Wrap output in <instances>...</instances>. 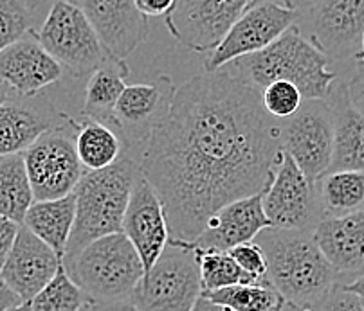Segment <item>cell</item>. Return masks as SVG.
Returning a JSON list of instances; mask_svg holds the SVG:
<instances>
[{
  "label": "cell",
  "mask_w": 364,
  "mask_h": 311,
  "mask_svg": "<svg viewBox=\"0 0 364 311\" xmlns=\"http://www.w3.org/2000/svg\"><path fill=\"white\" fill-rule=\"evenodd\" d=\"M282 123L262 90L224 69L175 89L139 169L166 211L170 238L193 241L224 205L269 187L283 158Z\"/></svg>",
  "instance_id": "cell-1"
},
{
  "label": "cell",
  "mask_w": 364,
  "mask_h": 311,
  "mask_svg": "<svg viewBox=\"0 0 364 311\" xmlns=\"http://www.w3.org/2000/svg\"><path fill=\"white\" fill-rule=\"evenodd\" d=\"M255 241L267 258V279L291 306L309 310L339 283L312 231L267 227Z\"/></svg>",
  "instance_id": "cell-2"
},
{
  "label": "cell",
  "mask_w": 364,
  "mask_h": 311,
  "mask_svg": "<svg viewBox=\"0 0 364 311\" xmlns=\"http://www.w3.org/2000/svg\"><path fill=\"white\" fill-rule=\"evenodd\" d=\"M328 56L303 38L299 27L292 26L269 47L229 65L235 76L258 90L274 81H289L301 90L303 99H326L337 80V74L328 69Z\"/></svg>",
  "instance_id": "cell-3"
},
{
  "label": "cell",
  "mask_w": 364,
  "mask_h": 311,
  "mask_svg": "<svg viewBox=\"0 0 364 311\" xmlns=\"http://www.w3.org/2000/svg\"><path fill=\"white\" fill-rule=\"evenodd\" d=\"M139 171V162L123 157L109 168L83 175L74 189L76 218L63 261L73 259L97 238L123 232L124 211Z\"/></svg>",
  "instance_id": "cell-4"
},
{
  "label": "cell",
  "mask_w": 364,
  "mask_h": 311,
  "mask_svg": "<svg viewBox=\"0 0 364 311\" xmlns=\"http://www.w3.org/2000/svg\"><path fill=\"white\" fill-rule=\"evenodd\" d=\"M63 266L90 302L128 299L144 275L139 253L123 232L97 238Z\"/></svg>",
  "instance_id": "cell-5"
},
{
  "label": "cell",
  "mask_w": 364,
  "mask_h": 311,
  "mask_svg": "<svg viewBox=\"0 0 364 311\" xmlns=\"http://www.w3.org/2000/svg\"><path fill=\"white\" fill-rule=\"evenodd\" d=\"M35 35L63 72L74 77L89 76L112 58L85 13L67 0L53 2Z\"/></svg>",
  "instance_id": "cell-6"
},
{
  "label": "cell",
  "mask_w": 364,
  "mask_h": 311,
  "mask_svg": "<svg viewBox=\"0 0 364 311\" xmlns=\"http://www.w3.org/2000/svg\"><path fill=\"white\" fill-rule=\"evenodd\" d=\"M202 293L197 256L168 241L155 265L137 283L128 300L141 311H191Z\"/></svg>",
  "instance_id": "cell-7"
},
{
  "label": "cell",
  "mask_w": 364,
  "mask_h": 311,
  "mask_svg": "<svg viewBox=\"0 0 364 311\" xmlns=\"http://www.w3.org/2000/svg\"><path fill=\"white\" fill-rule=\"evenodd\" d=\"M62 117L65 119L63 114ZM22 155L35 202L56 200L70 195L87 173L77 157L74 128L67 119L65 126L49 128Z\"/></svg>",
  "instance_id": "cell-8"
},
{
  "label": "cell",
  "mask_w": 364,
  "mask_h": 311,
  "mask_svg": "<svg viewBox=\"0 0 364 311\" xmlns=\"http://www.w3.org/2000/svg\"><path fill=\"white\" fill-rule=\"evenodd\" d=\"M299 11L278 0H251L220 43L205 58V72L224 69L235 60L258 53L278 40L298 20Z\"/></svg>",
  "instance_id": "cell-9"
},
{
  "label": "cell",
  "mask_w": 364,
  "mask_h": 311,
  "mask_svg": "<svg viewBox=\"0 0 364 311\" xmlns=\"http://www.w3.org/2000/svg\"><path fill=\"white\" fill-rule=\"evenodd\" d=\"M282 150L294 158L305 177L318 182L333 151V107L325 99H305L289 119H282Z\"/></svg>",
  "instance_id": "cell-10"
},
{
  "label": "cell",
  "mask_w": 364,
  "mask_h": 311,
  "mask_svg": "<svg viewBox=\"0 0 364 311\" xmlns=\"http://www.w3.org/2000/svg\"><path fill=\"white\" fill-rule=\"evenodd\" d=\"M264 211L272 227L287 231L314 232L323 218L318 182L309 180L285 151L272 182L264 191Z\"/></svg>",
  "instance_id": "cell-11"
},
{
  "label": "cell",
  "mask_w": 364,
  "mask_h": 311,
  "mask_svg": "<svg viewBox=\"0 0 364 311\" xmlns=\"http://www.w3.org/2000/svg\"><path fill=\"white\" fill-rule=\"evenodd\" d=\"M251 0H175L166 15L170 35L195 53H211Z\"/></svg>",
  "instance_id": "cell-12"
},
{
  "label": "cell",
  "mask_w": 364,
  "mask_h": 311,
  "mask_svg": "<svg viewBox=\"0 0 364 311\" xmlns=\"http://www.w3.org/2000/svg\"><path fill=\"white\" fill-rule=\"evenodd\" d=\"M173 94V83L168 76H157L150 83L127 84L112 119V128L127 146L146 143L151 131L168 116Z\"/></svg>",
  "instance_id": "cell-13"
},
{
  "label": "cell",
  "mask_w": 364,
  "mask_h": 311,
  "mask_svg": "<svg viewBox=\"0 0 364 311\" xmlns=\"http://www.w3.org/2000/svg\"><path fill=\"white\" fill-rule=\"evenodd\" d=\"M310 11L312 43L330 60L359 56L364 35V0H318Z\"/></svg>",
  "instance_id": "cell-14"
},
{
  "label": "cell",
  "mask_w": 364,
  "mask_h": 311,
  "mask_svg": "<svg viewBox=\"0 0 364 311\" xmlns=\"http://www.w3.org/2000/svg\"><path fill=\"white\" fill-rule=\"evenodd\" d=\"M123 234L139 253L144 273L159 259L170 238L163 202L141 171L134 182L132 195L124 211Z\"/></svg>",
  "instance_id": "cell-15"
},
{
  "label": "cell",
  "mask_w": 364,
  "mask_h": 311,
  "mask_svg": "<svg viewBox=\"0 0 364 311\" xmlns=\"http://www.w3.org/2000/svg\"><path fill=\"white\" fill-rule=\"evenodd\" d=\"M90 20L101 42L114 58L124 60L146 40L148 16L134 0H67Z\"/></svg>",
  "instance_id": "cell-16"
},
{
  "label": "cell",
  "mask_w": 364,
  "mask_h": 311,
  "mask_svg": "<svg viewBox=\"0 0 364 311\" xmlns=\"http://www.w3.org/2000/svg\"><path fill=\"white\" fill-rule=\"evenodd\" d=\"M267 227L272 225L264 211V192H258L224 205L193 241H168L178 243L191 250L228 252L240 243L255 241L256 236Z\"/></svg>",
  "instance_id": "cell-17"
},
{
  "label": "cell",
  "mask_w": 364,
  "mask_h": 311,
  "mask_svg": "<svg viewBox=\"0 0 364 311\" xmlns=\"http://www.w3.org/2000/svg\"><path fill=\"white\" fill-rule=\"evenodd\" d=\"M62 263V258L46 241L26 225H20L0 275L23 302H29L56 275Z\"/></svg>",
  "instance_id": "cell-18"
},
{
  "label": "cell",
  "mask_w": 364,
  "mask_h": 311,
  "mask_svg": "<svg viewBox=\"0 0 364 311\" xmlns=\"http://www.w3.org/2000/svg\"><path fill=\"white\" fill-rule=\"evenodd\" d=\"M63 69L29 31L0 53V81L22 97H33L62 77Z\"/></svg>",
  "instance_id": "cell-19"
},
{
  "label": "cell",
  "mask_w": 364,
  "mask_h": 311,
  "mask_svg": "<svg viewBox=\"0 0 364 311\" xmlns=\"http://www.w3.org/2000/svg\"><path fill=\"white\" fill-rule=\"evenodd\" d=\"M314 238L339 275L364 272V211L346 216H325Z\"/></svg>",
  "instance_id": "cell-20"
},
{
  "label": "cell",
  "mask_w": 364,
  "mask_h": 311,
  "mask_svg": "<svg viewBox=\"0 0 364 311\" xmlns=\"http://www.w3.org/2000/svg\"><path fill=\"white\" fill-rule=\"evenodd\" d=\"M333 107V151L326 173L364 171V116L350 101L346 87L336 94Z\"/></svg>",
  "instance_id": "cell-21"
},
{
  "label": "cell",
  "mask_w": 364,
  "mask_h": 311,
  "mask_svg": "<svg viewBox=\"0 0 364 311\" xmlns=\"http://www.w3.org/2000/svg\"><path fill=\"white\" fill-rule=\"evenodd\" d=\"M74 218H76V195L70 192L56 200L35 202L29 207L22 225L46 241L63 261L67 243L74 227Z\"/></svg>",
  "instance_id": "cell-22"
},
{
  "label": "cell",
  "mask_w": 364,
  "mask_h": 311,
  "mask_svg": "<svg viewBox=\"0 0 364 311\" xmlns=\"http://www.w3.org/2000/svg\"><path fill=\"white\" fill-rule=\"evenodd\" d=\"M65 119L74 128L77 157L85 169L100 171V169L116 164L119 158L124 157L123 151L127 144L123 143L121 135L109 124L90 119V117H85L82 123H77L70 117H65Z\"/></svg>",
  "instance_id": "cell-23"
},
{
  "label": "cell",
  "mask_w": 364,
  "mask_h": 311,
  "mask_svg": "<svg viewBox=\"0 0 364 311\" xmlns=\"http://www.w3.org/2000/svg\"><path fill=\"white\" fill-rule=\"evenodd\" d=\"M128 65L124 60L109 58L97 70L90 74L85 89L83 116L101 121L112 128L114 108L121 94L127 89Z\"/></svg>",
  "instance_id": "cell-24"
},
{
  "label": "cell",
  "mask_w": 364,
  "mask_h": 311,
  "mask_svg": "<svg viewBox=\"0 0 364 311\" xmlns=\"http://www.w3.org/2000/svg\"><path fill=\"white\" fill-rule=\"evenodd\" d=\"M49 128L50 121L35 108L6 101L0 104V157L23 153Z\"/></svg>",
  "instance_id": "cell-25"
},
{
  "label": "cell",
  "mask_w": 364,
  "mask_h": 311,
  "mask_svg": "<svg viewBox=\"0 0 364 311\" xmlns=\"http://www.w3.org/2000/svg\"><path fill=\"white\" fill-rule=\"evenodd\" d=\"M35 204L28 168L22 153L0 158V214L22 225Z\"/></svg>",
  "instance_id": "cell-26"
},
{
  "label": "cell",
  "mask_w": 364,
  "mask_h": 311,
  "mask_svg": "<svg viewBox=\"0 0 364 311\" xmlns=\"http://www.w3.org/2000/svg\"><path fill=\"white\" fill-rule=\"evenodd\" d=\"M325 216H346L364 211V171H336L318 180Z\"/></svg>",
  "instance_id": "cell-27"
},
{
  "label": "cell",
  "mask_w": 364,
  "mask_h": 311,
  "mask_svg": "<svg viewBox=\"0 0 364 311\" xmlns=\"http://www.w3.org/2000/svg\"><path fill=\"white\" fill-rule=\"evenodd\" d=\"M200 295L231 311H283L287 306V300L269 279L240 283L215 292H202Z\"/></svg>",
  "instance_id": "cell-28"
},
{
  "label": "cell",
  "mask_w": 364,
  "mask_h": 311,
  "mask_svg": "<svg viewBox=\"0 0 364 311\" xmlns=\"http://www.w3.org/2000/svg\"><path fill=\"white\" fill-rule=\"evenodd\" d=\"M200 272L202 292L228 288L240 283H252V277L240 268L229 252L220 250H193Z\"/></svg>",
  "instance_id": "cell-29"
},
{
  "label": "cell",
  "mask_w": 364,
  "mask_h": 311,
  "mask_svg": "<svg viewBox=\"0 0 364 311\" xmlns=\"http://www.w3.org/2000/svg\"><path fill=\"white\" fill-rule=\"evenodd\" d=\"M29 302L33 311H80L90 300L62 263L56 275Z\"/></svg>",
  "instance_id": "cell-30"
},
{
  "label": "cell",
  "mask_w": 364,
  "mask_h": 311,
  "mask_svg": "<svg viewBox=\"0 0 364 311\" xmlns=\"http://www.w3.org/2000/svg\"><path fill=\"white\" fill-rule=\"evenodd\" d=\"M33 15L26 0H0V53L31 31Z\"/></svg>",
  "instance_id": "cell-31"
},
{
  "label": "cell",
  "mask_w": 364,
  "mask_h": 311,
  "mask_svg": "<svg viewBox=\"0 0 364 311\" xmlns=\"http://www.w3.org/2000/svg\"><path fill=\"white\" fill-rule=\"evenodd\" d=\"M262 101L265 110L274 119H289L303 104V94L296 84L289 81H274L262 90Z\"/></svg>",
  "instance_id": "cell-32"
},
{
  "label": "cell",
  "mask_w": 364,
  "mask_h": 311,
  "mask_svg": "<svg viewBox=\"0 0 364 311\" xmlns=\"http://www.w3.org/2000/svg\"><path fill=\"white\" fill-rule=\"evenodd\" d=\"M231 253V258L240 265V268L245 273L252 277L255 280L267 279V258L262 246L256 241H245L240 245L232 246L228 250Z\"/></svg>",
  "instance_id": "cell-33"
},
{
  "label": "cell",
  "mask_w": 364,
  "mask_h": 311,
  "mask_svg": "<svg viewBox=\"0 0 364 311\" xmlns=\"http://www.w3.org/2000/svg\"><path fill=\"white\" fill-rule=\"evenodd\" d=\"M306 311H364V302L355 293L348 292L339 280L319 302Z\"/></svg>",
  "instance_id": "cell-34"
},
{
  "label": "cell",
  "mask_w": 364,
  "mask_h": 311,
  "mask_svg": "<svg viewBox=\"0 0 364 311\" xmlns=\"http://www.w3.org/2000/svg\"><path fill=\"white\" fill-rule=\"evenodd\" d=\"M18 231H20L18 223L0 214V270H2L9 252H11L13 243H15Z\"/></svg>",
  "instance_id": "cell-35"
},
{
  "label": "cell",
  "mask_w": 364,
  "mask_h": 311,
  "mask_svg": "<svg viewBox=\"0 0 364 311\" xmlns=\"http://www.w3.org/2000/svg\"><path fill=\"white\" fill-rule=\"evenodd\" d=\"M346 92H348V97L353 107L364 116V65H360L359 72L346 84Z\"/></svg>",
  "instance_id": "cell-36"
},
{
  "label": "cell",
  "mask_w": 364,
  "mask_h": 311,
  "mask_svg": "<svg viewBox=\"0 0 364 311\" xmlns=\"http://www.w3.org/2000/svg\"><path fill=\"white\" fill-rule=\"evenodd\" d=\"M144 16H163L171 11L175 0H134Z\"/></svg>",
  "instance_id": "cell-37"
},
{
  "label": "cell",
  "mask_w": 364,
  "mask_h": 311,
  "mask_svg": "<svg viewBox=\"0 0 364 311\" xmlns=\"http://www.w3.org/2000/svg\"><path fill=\"white\" fill-rule=\"evenodd\" d=\"M23 302L15 292L8 286V283L4 280V277L0 275V311H6L8 307L16 306V304Z\"/></svg>",
  "instance_id": "cell-38"
},
{
  "label": "cell",
  "mask_w": 364,
  "mask_h": 311,
  "mask_svg": "<svg viewBox=\"0 0 364 311\" xmlns=\"http://www.w3.org/2000/svg\"><path fill=\"white\" fill-rule=\"evenodd\" d=\"M90 307L92 311H141L128 299L117 300V302H90Z\"/></svg>",
  "instance_id": "cell-39"
},
{
  "label": "cell",
  "mask_w": 364,
  "mask_h": 311,
  "mask_svg": "<svg viewBox=\"0 0 364 311\" xmlns=\"http://www.w3.org/2000/svg\"><path fill=\"white\" fill-rule=\"evenodd\" d=\"M191 311H231L229 307H224L220 306V304L217 302H211L210 299H205V297H198L197 302H195V306L191 307Z\"/></svg>",
  "instance_id": "cell-40"
},
{
  "label": "cell",
  "mask_w": 364,
  "mask_h": 311,
  "mask_svg": "<svg viewBox=\"0 0 364 311\" xmlns=\"http://www.w3.org/2000/svg\"><path fill=\"white\" fill-rule=\"evenodd\" d=\"M343 286H345L348 292L355 293V295L364 302V272L359 273V275H357L355 279L350 280V283H343Z\"/></svg>",
  "instance_id": "cell-41"
},
{
  "label": "cell",
  "mask_w": 364,
  "mask_h": 311,
  "mask_svg": "<svg viewBox=\"0 0 364 311\" xmlns=\"http://www.w3.org/2000/svg\"><path fill=\"white\" fill-rule=\"evenodd\" d=\"M318 0H282V4H285L287 8L296 9V11H301V9H310L316 4Z\"/></svg>",
  "instance_id": "cell-42"
},
{
  "label": "cell",
  "mask_w": 364,
  "mask_h": 311,
  "mask_svg": "<svg viewBox=\"0 0 364 311\" xmlns=\"http://www.w3.org/2000/svg\"><path fill=\"white\" fill-rule=\"evenodd\" d=\"M13 96V89L9 84H6L4 81H0V104H4L6 101L11 99Z\"/></svg>",
  "instance_id": "cell-43"
},
{
  "label": "cell",
  "mask_w": 364,
  "mask_h": 311,
  "mask_svg": "<svg viewBox=\"0 0 364 311\" xmlns=\"http://www.w3.org/2000/svg\"><path fill=\"white\" fill-rule=\"evenodd\" d=\"M6 311H33V307H31V302H20L16 304V306L8 307Z\"/></svg>",
  "instance_id": "cell-44"
},
{
  "label": "cell",
  "mask_w": 364,
  "mask_h": 311,
  "mask_svg": "<svg viewBox=\"0 0 364 311\" xmlns=\"http://www.w3.org/2000/svg\"><path fill=\"white\" fill-rule=\"evenodd\" d=\"M357 60H359L360 65H364V35H363V43H360V53L359 56H357Z\"/></svg>",
  "instance_id": "cell-45"
},
{
  "label": "cell",
  "mask_w": 364,
  "mask_h": 311,
  "mask_svg": "<svg viewBox=\"0 0 364 311\" xmlns=\"http://www.w3.org/2000/svg\"><path fill=\"white\" fill-rule=\"evenodd\" d=\"M283 311H306V310H299V307H294L291 306V304H287V306L283 307Z\"/></svg>",
  "instance_id": "cell-46"
},
{
  "label": "cell",
  "mask_w": 364,
  "mask_h": 311,
  "mask_svg": "<svg viewBox=\"0 0 364 311\" xmlns=\"http://www.w3.org/2000/svg\"><path fill=\"white\" fill-rule=\"evenodd\" d=\"M80 311H92V307H90V302H89V304H85V306H83L82 310H80Z\"/></svg>",
  "instance_id": "cell-47"
},
{
  "label": "cell",
  "mask_w": 364,
  "mask_h": 311,
  "mask_svg": "<svg viewBox=\"0 0 364 311\" xmlns=\"http://www.w3.org/2000/svg\"><path fill=\"white\" fill-rule=\"evenodd\" d=\"M26 2H28V4H29V2H31V0H26Z\"/></svg>",
  "instance_id": "cell-48"
},
{
  "label": "cell",
  "mask_w": 364,
  "mask_h": 311,
  "mask_svg": "<svg viewBox=\"0 0 364 311\" xmlns=\"http://www.w3.org/2000/svg\"><path fill=\"white\" fill-rule=\"evenodd\" d=\"M0 158H2V157H0Z\"/></svg>",
  "instance_id": "cell-49"
}]
</instances>
